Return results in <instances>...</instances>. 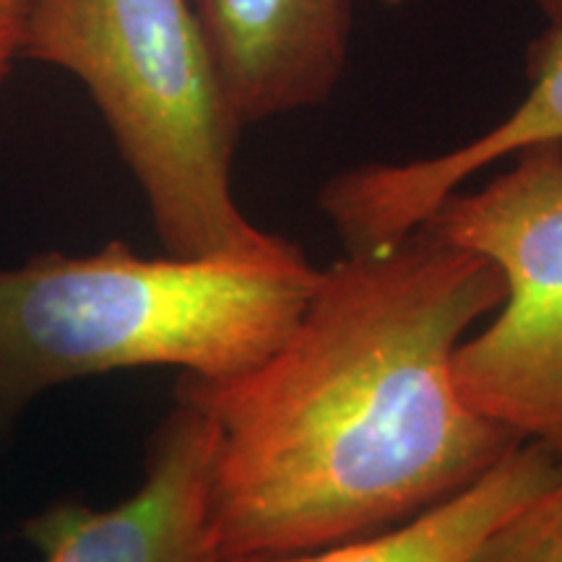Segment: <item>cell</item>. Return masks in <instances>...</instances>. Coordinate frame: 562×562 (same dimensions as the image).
<instances>
[{"label": "cell", "mask_w": 562, "mask_h": 562, "mask_svg": "<svg viewBox=\"0 0 562 562\" xmlns=\"http://www.w3.org/2000/svg\"><path fill=\"white\" fill-rule=\"evenodd\" d=\"M505 297L501 271L427 224L318 271L286 339L235 381L182 378L214 422L222 560L311 552L446 501L521 438L472 409L453 355Z\"/></svg>", "instance_id": "6da1fadb"}, {"label": "cell", "mask_w": 562, "mask_h": 562, "mask_svg": "<svg viewBox=\"0 0 562 562\" xmlns=\"http://www.w3.org/2000/svg\"><path fill=\"white\" fill-rule=\"evenodd\" d=\"M318 269L297 258H146L121 240L0 269V438L34 398L117 370L203 383L258 368L292 331Z\"/></svg>", "instance_id": "7a4b0ae2"}, {"label": "cell", "mask_w": 562, "mask_h": 562, "mask_svg": "<svg viewBox=\"0 0 562 562\" xmlns=\"http://www.w3.org/2000/svg\"><path fill=\"white\" fill-rule=\"evenodd\" d=\"M21 60L81 83L170 256H305L235 199L243 125L191 0H30Z\"/></svg>", "instance_id": "3957f363"}, {"label": "cell", "mask_w": 562, "mask_h": 562, "mask_svg": "<svg viewBox=\"0 0 562 562\" xmlns=\"http://www.w3.org/2000/svg\"><path fill=\"white\" fill-rule=\"evenodd\" d=\"M427 227L501 271L497 315L453 355L472 409L562 461V144H539L474 193L446 195Z\"/></svg>", "instance_id": "277c9868"}, {"label": "cell", "mask_w": 562, "mask_h": 562, "mask_svg": "<svg viewBox=\"0 0 562 562\" xmlns=\"http://www.w3.org/2000/svg\"><path fill=\"white\" fill-rule=\"evenodd\" d=\"M211 459L214 422L178 393L131 497L110 508L55 503L21 537L42 562H224L211 531Z\"/></svg>", "instance_id": "5b68a950"}, {"label": "cell", "mask_w": 562, "mask_h": 562, "mask_svg": "<svg viewBox=\"0 0 562 562\" xmlns=\"http://www.w3.org/2000/svg\"><path fill=\"white\" fill-rule=\"evenodd\" d=\"M529 91L505 121L432 157L372 161L336 172L318 193L347 252L375 250L402 240L432 209L476 172L539 144H562V16L526 50Z\"/></svg>", "instance_id": "8992f818"}, {"label": "cell", "mask_w": 562, "mask_h": 562, "mask_svg": "<svg viewBox=\"0 0 562 562\" xmlns=\"http://www.w3.org/2000/svg\"><path fill=\"white\" fill-rule=\"evenodd\" d=\"M227 102L248 125L321 108L339 89L351 0H191Z\"/></svg>", "instance_id": "52a82bcc"}, {"label": "cell", "mask_w": 562, "mask_h": 562, "mask_svg": "<svg viewBox=\"0 0 562 562\" xmlns=\"http://www.w3.org/2000/svg\"><path fill=\"white\" fill-rule=\"evenodd\" d=\"M560 476V459L521 440L480 480L389 529L323 550L224 562H476L492 533Z\"/></svg>", "instance_id": "ba28073f"}, {"label": "cell", "mask_w": 562, "mask_h": 562, "mask_svg": "<svg viewBox=\"0 0 562 562\" xmlns=\"http://www.w3.org/2000/svg\"><path fill=\"white\" fill-rule=\"evenodd\" d=\"M476 562H562V476L513 513Z\"/></svg>", "instance_id": "9c48e42d"}, {"label": "cell", "mask_w": 562, "mask_h": 562, "mask_svg": "<svg viewBox=\"0 0 562 562\" xmlns=\"http://www.w3.org/2000/svg\"><path fill=\"white\" fill-rule=\"evenodd\" d=\"M26 3L30 0H0V91L11 79L13 66L21 60Z\"/></svg>", "instance_id": "30bf717a"}, {"label": "cell", "mask_w": 562, "mask_h": 562, "mask_svg": "<svg viewBox=\"0 0 562 562\" xmlns=\"http://www.w3.org/2000/svg\"><path fill=\"white\" fill-rule=\"evenodd\" d=\"M533 3H537V9L542 11L547 24H550V21H558L562 16V0H533Z\"/></svg>", "instance_id": "8fae6325"}]
</instances>
